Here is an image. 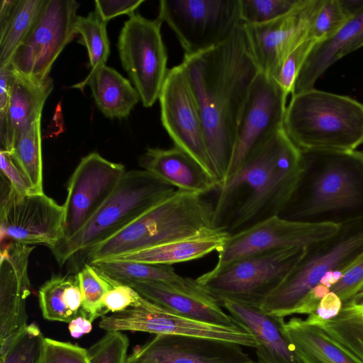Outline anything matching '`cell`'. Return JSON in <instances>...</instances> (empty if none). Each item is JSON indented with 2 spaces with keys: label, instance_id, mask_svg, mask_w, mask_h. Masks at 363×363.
Listing matches in <instances>:
<instances>
[{
  "label": "cell",
  "instance_id": "obj_1",
  "mask_svg": "<svg viewBox=\"0 0 363 363\" xmlns=\"http://www.w3.org/2000/svg\"><path fill=\"white\" fill-rule=\"evenodd\" d=\"M180 65L200 112L220 188L232 161L242 109L261 71L243 23L218 46L184 55Z\"/></svg>",
  "mask_w": 363,
  "mask_h": 363
},
{
  "label": "cell",
  "instance_id": "obj_2",
  "mask_svg": "<svg viewBox=\"0 0 363 363\" xmlns=\"http://www.w3.org/2000/svg\"><path fill=\"white\" fill-rule=\"evenodd\" d=\"M301 150L282 128L226 179L214 205L213 225L229 235L279 216L303 173Z\"/></svg>",
  "mask_w": 363,
  "mask_h": 363
},
{
  "label": "cell",
  "instance_id": "obj_3",
  "mask_svg": "<svg viewBox=\"0 0 363 363\" xmlns=\"http://www.w3.org/2000/svg\"><path fill=\"white\" fill-rule=\"evenodd\" d=\"M301 150L302 176L279 216L337 224L363 216V151Z\"/></svg>",
  "mask_w": 363,
  "mask_h": 363
},
{
  "label": "cell",
  "instance_id": "obj_4",
  "mask_svg": "<svg viewBox=\"0 0 363 363\" xmlns=\"http://www.w3.org/2000/svg\"><path fill=\"white\" fill-rule=\"evenodd\" d=\"M214 205L203 195L176 190L121 230L90 248L91 264L189 238L215 228Z\"/></svg>",
  "mask_w": 363,
  "mask_h": 363
},
{
  "label": "cell",
  "instance_id": "obj_5",
  "mask_svg": "<svg viewBox=\"0 0 363 363\" xmlns=\"http://www.w3.org/2000/svg\"><path fill=\"white\" fill-rule=\"evenodd\" d=\"M284 128L303 150L348 152L363 144V104L312 88L291 95Z\"/></svg>",
  "mask_w": 363,
  "mask_h": 363
},
{
  "label": "cell",
  "instance_id": "obj_6",
  "mask_svg": "<svg viewBox=\"0 0 363 363\" xmlns=\"http://www.w3.org/2000/svg\"><path fill=\"white\" fill-rule=\"evenodd\" d=\"M177 189L144 169L126 171L99 209L74 235L50 250L60 266L83 256L113 236Z\"/></svg>",
  "mask_w": 363,
  "mask_h": 363
},
{
  "label": "cell",
  "instance_id": "obj_7",
  "mask_svg": "<svg viewBox=\"0 0 363 363\" xmlns=\"http://www.w3.org/2000/svg\"><path fill=\"white\" fill-rule=\"evenodd\" d=\"M333 235L311 244L284 281L266 299L262 308L283 318L297 306L329 272L345 270L363 251V216L340 224Z\"/></svg>",
  "mask_w": 363,
  "mask_h": 363
},
{
  "label": "cell",
  "instance_id": "obj_8",
  "mask_svg": "<svg viewBox=\"0 0 363 363\" xmlns=\"http://www.w3.org/2000/svg\"><path fill=\"white\" fill-rule=\"evenodd\" d=\"M306 247L250 254L214 267L196 279L219 304L228 301L262 307L301 259Z\"/></svg>",
  "mask_w": 363,
  "mask_h": 363
},
{
  "label": "cell",
  "instance_id": "obj_9",
  "mask_svg": "<svg viewBox=\"0 0 363 363\" xmlns=\"http://www.w3.org/2000/svg\"><path fill=\"white\" fill-rule=\"evenodd\" d=\"M157 18L174 31L185 55L218 46L242 23L240 0H161Z\"/></svg>",
  "mask_w": 363,
  "mask_h": 363
},
{
  "label": "cell",
  "instance_id": "obj_10",
  "mask_svg": "<svg viewBox=\"0 0 363 363\" xmlns=\"http://www.w3.org/2000/svg\"><path fill=\"white\" fill-rule=\"evenodd\" d=\"M162 22L134 13L121 30L118 49L121 65L143 105H154L166 78L167 52L161 34Z\"/></svg>",
  "mask_w": 363,
  "mask_h": 363
},
{
  "label": "cell",
  "instance_id": "obj_11",
  "mask_svg": "<svg viewBox=\"0 0 363 363\" xmlns=\"http://www.w3.org/2000/svg\"><path fill=\"white\" fill-rule=\"evenodd\" d=\"M79 7L74 0H47L37 22L13 55L12 69L33 81L48 79L54 62L77 34Z\"/></svg>",
  "mask_w": 363,
  "mask_h": 363
},
{
  "label": "cell",
  "instance_id": "obj_12",
  "mask_svg": "<svg viewBox=\"0 0 363 363\" xmlns=\"http://www.w3.org/2000/svg\"><path fill=\"white\" fill-rule=\"evenodd\" d=\"M158 100L162 126L174 146L193 157L218 182L200 112L181 65L168 69Z\"/></svg>",
  "mask_w": 363,
  "mask_h": 363
},
{
  "label": "cell",
  "instance_id": "obj_13",
  "mask_svg": "<svg viewBox=\"0 0 363 363\" xmlns=\"http://www.w3.org/2000/svg\"><path fill=\"white\" fill-rule=\"evenodd\" d=\"M1 240L51 248L63 239V206L43 193L20 194L2 177Z\"/></svg>",
  "mask_w": 363,
  "mask_h": 363
},
{
  "label": "cell",
  "instance_id": "obj_14",
  "mask_svg": "<svg viewBox=\"0 0 363 363\" xmlns=\"http://www.w3.org/2000/svg\"><path fill=\"white\" fill-rule=\"evenodd\" d=\"M99 326L106 331L194 336L227 341L242 347H257L254 336L238 324L219 325L189 319L173 313L144 297L136 306L101 317Z\"/></svg>",
  "mask_w": 363,
  "mask_h": 363
},
{
  "label": "cell",
  "instance_id": "obj_15",
  "mask_svg": "<svg viewBox=\"0 0 363 363\" xmlns=\"http://www.w3.org/2000/svg\"><path fill=\"white\" fill-rule=\"evenodd\" d=\"M287 96L273 77L262 71L259 72L241 113L233 155L225 181L257 147L284 128Z\"/></svg>",
  "mask_w": 363,
  "mask_h": 363
},
{
  "label": "cell",
  "instance_id": "obj_16",
  "mask_svg": "<svg viewBox=\"0 0 363 363\" xmlns=\"http://www.w3.org/2000/svg\"><path fill=\"white\" fill-rule=\"evenodd\" d=\"M340 225L333 223L298 222L274 216L229 235L217 250L218 261L215 267L256 252L307 247L333 235Z\"/></svg>",
  "mask_w": 363,
  "mask_h": 363
},
{
  "label": "cell",
  "instance_id": "obj_17",
  "mask_svg": "<svg viewBox=\"0 0 363 363\" xmlns=\"http://www.w3.org/2000/svg\"><path fill=\"white\" fill-rule=\"evenodd\" d=\"M125 172L123 164L111 162L98 152L82 158L67 184L61 241L69 239L84 226L111 195Z\"/></svg>",
  "mask_w": 363,
  "mask_h": 363
},
{
  "label": "cell",
  "instance_id": "obj_18",
  "mask_svg": "<svg viewBox=\"0 0 363 363\" xmlns=\"http://www.w3.org/2000/svg\"><path fill=\"white\" fill-rule=\"evenodd\" d=\"M324 0H299L289 12L266 23L243 24L260 70L274 79L288 55L312 38L315 18Z\"/></svg>",
  "mask_w": 363,
  "mask_h": 363
},
{
  "label": "cell",
  "instance_id": "obj_19",
  "mask_svg": "<svg viewBox=\"0 0 363 363\" xmlns=\"http://www.w3.org/2000/svg\"><path fill=\"white\" fill-rule=\"evenodd\" d=\"M33 250L13 241L1 247L0 352L28 325L26 301L30 294L28 262Z\"/></svg>",
  "mask_w": 363,
  "mask_h": 363
},
{
  "label": "cell",
  "instance_id": "obj_20",
  "mask_svg": "<svg viewBox=\"0 0 363 363\" xmlns=\"http://www.w3.org/2000/svg\"><path fill=\"white\" fill-rule=\"evenodd\" d=\"M127 361L138 363H252L242 346L220 340L157 335L136 346Z\"/></svg>",
  "mask_w": 363,
  "mask_h": 363
},
{
  "label": "cell",
  "instance_id": "obj_21",
  "mask_svg": "<svg viewBox=\"0 0 363 363\" xmlns=\"http://www.w3.org/2000/svg\"><path fill=\"white\" fill-rule=\"evenodd\" d=\"M255 338L257 363H301L284 331V318L260 306L225 301L220 304Z\"/></svg>",
  "mask_w": 363,
  "mask_h": 363
},
{
  "label": "cell",
  "instance_id": "obj_22",
  "mask_svg": "<svg viewBox=\"0 0 363 363\" xmlns=\"http://www.w3.org/2000/svg\"><path fill=\"white\" fill-rule=\"evenodd\" d=\"M138 163L143 169L177 190L204 195L218 189L217 181L176 146L168 149L149 147L139 157Z\"/></svg>",
  "mask_w": 363,
  "mask_h": 363
},
{
  "label": "cell",
  "instance_id": "obj_23",
  "mask_svg": "<svg viewBox=\"0 0 363 363\" xmlns=\"http://www.w3.org/2000/svg\"><path fill=\"white\" fill-rule=\"evenodd\" d=\"M53 86L50 77L39 82L13 69L8 111L5 122L0 128L1 150L9 152L18 136L41 118Z\"/></svg>",
  "mask_w": 363,
  "mask_h": 363
},
{
  "label": "cell",
  "instance_id": "obj_24",
  "mask_svg": "<svg viewBox=\"0 0 363 363\" xmlns=\"http://www.w3.org/2000/svg\"><path fill=\"white\" fill-rule=\"evenodd\" d=\"M143 297L177 315L219 325L237 323L208 294H191L157 282L130 283Z\"/></svg>",
  "mask_w": 363,
  "mask_h": 363
},
{
  "label": "cell",
  "instance_id": "obj_25",
  "mask_svg": "<svg viewBox=\"0 0 363 363\" xmlns=\"http://www.w3.org/2000/svg\"><path fill=\"white\" fill-rule=\"evenodd\" d=\"M89 85L98 108L106 117H128L140 100V96L130 81L116 69L101 66L81 82L72 87L83 89Z\"/></svg>",
  "mask_w": 363,
  "mask_h": 363
},
{
  "label": "cell",
  "instance_id": "obj_26",
  "mask_svg": "<svg viewBox=\"0 0 363 363\" xmlns=\"http://www.w3.org/2000/svg\"><path fill=\"white\" fill-rule=\"evenodd\" d=\"M228 236L225 231L212 228L189 238L113 259L172 266L174 264L197 259L214 250L217 251Z\"/></svg>",
  "mask_w": 363,
  "mask_h": 363
},
{
  "label": "cell",
  "instance_id": "obj_27",
  "mask_svg": "<svg viewBox=\"0 0 363 363\" xmlns=\"http://www.w3.org/2000/svg\"><path fill=\"white\" fill-rule=\"evenodd\" d=\"M90 264L112 281L119 284L157 282L187 293H206L198 284L196 279L178 274L172 265L115 259L102 260Z\"/></svg>",
  "mask_w": 363,
  "mask_h": 363
},
{
  "label": "cell",
  "instance_id": "obj_28",
  "mask_svg": "<svg viewBox=\"0 0 363 363\" xmlns=\"http://www.w3.org/2000/svg\"><path fill=\"white\" fill-rule=\"evenodd\" d=\"M319 328L350 357L363 363V302L353 296L342 303L335 317L324 320L315 313L306 319Z\"/></svg>",
  "mask_w": 363,
  "mask_h": 363
},
{
  "label": "cell",
  "instance_id": "obj_29",
  "mask_svg": "<svg viewBox=\"0 0 363 363\" xmlns=\"http://www.w3.org/2000/svg\"><path fill=\"white\" fill-rule=\"evenodd\" d=\"M362 26L363 10L335 35L317 43L298 75L293 94L314 88L316 81L328 68L338 60L341 52Z\"/></svg>",
  "mask_w": 363,
  "mask_h": 363
},
{
  "label": "cell",
  "instance_id": "obj_30",
  "mask_svg": "<svg viewBox=\"0 0 363 363\" xmlns=\"http://www.w3.org/2000/svg\"><path fill=\"white\" fill-rule=\"evenodd\" d=\"M284 331L294 351L306 354L317 363H362L306 319L291 318L285 322Z\"/></svg>",
  "mask_w": 363,
  "mask_h": 363
},
{
  "label": "cell",
  "instance_id": "obj_31",
  "mask_svg": "<svg viewBox=\"0 0 363 363\" xmlns=\"http://www.w3.org/2000/svg\"><path fill=\"white\" fill-rule=\"evenodd\" d=\"M47 0H18L9 18L0 24V67L13 55L39 18Z\"/></svg>",
  "mask_w": 363,
  "mask_h": 363
},
{
  "label": "cell",
  "instance_id": "obj_32",
  "mask_svg": "<svg viewBox=\"0 0 363 363\" xmlns=\"http://www.w3.org/2000/svg\"><path fill=\"white\" fill-rule=\"evenodd\" d=\"M9 153L29 179L34 192L43 193L41 118L18 136Z\"/></svg>",
  "mask_w": 363,
  "mask_h": 363
},
{
  "label": "cell",
  "instance_id": "obj_33",
  "mask_svg": "<svg viewBox=\"0 0 363 363\" xmlns=\"http://www.w3.org/2000/svg\"><path fill=\"white\" fill-rule=\"evenodd\" d=\"M83 301L79 315L91 321L104 316L102 299L113 286V282L92 264L85 263L76 274Z\"/></svg>",
  "mask_w": 363,
  "mask_h": 363
},
{
  "label": "cell",
  "instance_id": "obj_34",
  "mask_svg": "<svg viewBox=\"0 0 363 363\" xmlns=\"http://www.w3.org/2000/svg\"><path fill=\"white\" fill-rule=\"evenodd\" d=\"M107 23L94 11L86 16H78L76 31L80 34L88 52L92 73L106 62L110 53V44L106 31Z\"/></svg>",
  "mask_w": 363,
  "mask_h": 363
},
{
  "label": "cell",
  "instance_id": "obj_35",
  "mask_svg": "<svg viewBox=\"0 0 363 363\" xmlns=\"http://www.w3.org/2000/svg\"><path fill=\"white\" fill-rule=\"evenodd\" d=\"M74 276L54 275L39 289V306L45 319L69 323L74 318L64 301L65 289L74 280Z\"/></svg>",
  "mask_w": 363,
  "mask_h": 363
},
{
  "label": "cell",
  "instance_id": "obj_36",
  "mask_svg": "<svg viewBox=\"0 0 363 363\" xmlns=\"http://www.w3.org/2000/svg\"><path fill=\"white\" fill-rule=\"evenodd\" d=\"M353 16L341 0H324L313 24L311 37L318 43L337 33Z\"/></svg>",
  "mask_w": 363,
  "mask_h": 363
},
{
  "label": "cell",
  "instance_id": "obj_37",
  "mask_svg": "<svg viewBox=\"0 0 363 363\" xmlns=\"http://www.w3.org/2000/svg\"><path fill=\"white\" fill-rule=\"evenodd\" d=\"M38 325L32 323L1 354V363H36L42 340Z\"/></svg>",
  "mask_w": 363,
  "mask_h": 363
},
{
  "label": "cell",
  "instance_id": "obj_38",
  "mask_svg": "<svg viewBox=\"0 0 363 363\" xmlns=\"http://www.w3.org/2000/svg\"><path fill=\"white\" fill-rule=\"evenodd\" d=\"M299 0H240L242 23L260 25L289 12Z\"/></svg>",
  "mask_w": 363,
  "mask_h": 363
},
{
  "label": "cell",
  "instance_id": "obj_39",
  "mask_svg": "<svg viewBox=\"0 0 363 363\" xmlns=\"http://www.w3.org/2000/svg\"><path fill=\"white\" fill-rule=\"evenodd\" d=\"M129 339L122 331L109 330L87 350L90 363H126Z\"/></svg>",
  "mask_w": 363,
  "mask_h": 363
},
{
  "label": "cell",
  "instance_id": "obj_40",
  "mask_svg": "<svg viewBox=\"0 0 363 363\" xmlns=\"http://www.w3.org/2000/svg\"><path fill=\"white\" fill-rule=\"evenodd\" d=\"M36 363H90L87 350L67 342L43 337Z\"/></svg>",
  "mask_w": 363,
  "mask_h": 363
},
{
  "label": "cell",
  "instance_id": "obj_41",
  "mask_svg": "<svg viewBox=\"0 0 363 363\" xmlns=\"http://www.w3.org/2000/svg\"><path fill=\"white\" fill-rule=\"evenodd\" d=\"M318 42L308 39L294 50L284 61L274 79L289 96L293 94L295 82L309 53Z\"/></svg>",
  "mask_w": 363,
  "mask_h": 363
},
{
  "label": "cell",
  "instance_id": "obj_42",
  "mask_svg": "<svg viewBox=\"0 0 363 363\" xmlns=\"http://www.w3.org/2000/svg\"><path fill=\"white\" fill-rule=\"evenodd\" d=\"M363 287V251L356 259L345 270L340 280L330 288L342 303Z\"/></svg>",
  "mask_w": 363,
  "mask_h": 363
},
{
  "label": "cell",
  "instance_id": "obj_43",
  "mask_svg": "<svg viewBox=\"0 0 363 363\" xmlns=\"http://www.w3.org/2000/svg\"><path fill=\"white\" fill-rule=\"evenodd\" d=\"M113 286L102 299L104 308L107 313L121 312L140 303L143 296L133 287L113 281Z\"/></svg>",
  "mask_w": 363,
  "mask_h": 363
},
{
  "label": "cell",
  "instance_id": "obj_44",
  "mask_svg": "<svg viewBox=\"0 0 363 363\" xmlns=\"http://www.w3.org/2000/svg\"><path fill=\"white\" fill-rule=\"evenodd\" d=\"M0 168L1 177L20 194H35L32 185L18 166L13 161L10 153L0 150Z\"/></svg>",
  "mask_w": 363,
  "mask_h": 363
},
{
  "label": "cell",
  "instance_id": "obj_45",
  "mask_svg": "<svg viewBox=\"0 0 363 363\" xmlns=\"http://www.w3.org/2000/svg\"><path fill=\"white\" fill-rule=\"evenodd\" d=\"M144 1L145 0H96L95 11L108 23L120 15L133 14Z\"/></svg>",
  "mask_w": 363,
  "mask_h": 363
},
{
  "label": "cell",
  "instance_id": "obj_46",
  "mask_svg": "<svg viewBox=\"0 0 363 363\" xmlns=\"http://www.w3.org/2000/svg\"><path fill=\"white\" fill-rule=\"evenodd\" d=\"M12 74L10 64L0 67V128L5 122L8 111Z\"/></svg>",
  "mask_w": 363,
  "mask_h": 363
},
{
  "label": "cell",
  "instance_id": "obj_47",
  "mask_svg": "<svg viewBox=\"0 0 363 363\" xmlns=\"http://www.w3.org/2000/svg\"><path fill=\"white\" fill-rule=\"evenodd\" d=\"M342 306L340 298L330 291L320 301L315 314L322 320H327L335 317Z\"/></svg>",
  "mask_w": 363,
  "mask_h": 363
},
{
  "label": "cell",
  "instance_id": "obj_48",
  "mask_svg": "<svg viewBox=\"0 0 363 363\" xmlns=\"http://www.w3.org/2000/svg\"><path fill=\"white\" fill-rule=\"evenodd\" d=\"M64 301L67 308L72 313L74 318L79 315L82 306V294L75 274L74 280L64 291Z\"/></svg>",
  "mask_w": 363,
  "mask_h": 363
},
{
  "label": "cell",
  "instance_id": "obj_49",
  "mask_svg": "<svg viewBox=\"0 0 363 363\" xmlns=\"http://www.w3.org/2000/svg\"><path fill=\"white\" fill-rule=\"evenodd\" d=\"M68 329L72 337L79 338L91 331L92 321L79 315L69 323Z\"/></svg>",
  "mask_w": 363,
  "mask_h": 363
},
{
  "label": "cell",
  "instance_id": "obj_50",
  "mask_svg": "<svg viewBox=\"0 0 363 363\" xmlns=\"http://www.w3.org/2000/svg\"><path fill=\"white\" fill-rule=\"evenodd\" d=\"M363 46V26L352 40L346 45L338 57V60Z\"/></svg>",
  "mask_w": 363,
  "mask_h": 363
},
{
  "label": "cell",
  "instance_id": "obj_51",
  "mask_svg": "<svg viewBox=\"0 0 363 363\" xmlns=\"http://www.w3.org/2000/svg\"><path fill=\"white\" fill-rule=\"evenodd\" d=\"M18 0H1L0 1V24L4 23L11 15Z\"/></svg>",
  "mask_w": 363,
  "mask_h": 363
},
{
  "label": "cell",
  "instance_id": "obj_52",
  "mask_svg": "<svg viewBox=\"0 0 363 363\" xmlns=\"http://www.w3.org/2000/svg\"><path fill=\"white\" fill-rule=\"evenodd\" d=\"M294 352H295L297 357L298 358L299 361L301 362V363H317L316 362H315L314 360H313L311 358L308 357L306 354H304L300 352H297V351H294Z\"/></svg>",
  "mask_w": 363,
  "mask_h": 363
},
{
  "label": "cell",
  "instance_id": "obj_53",
  "mask_svg": "<svg viewBox=\"0 0 363 363\" xmlns=\"http://www.w3.org/2000/svg\"><path fill=\"white\" fill-rule=\"evenodd\" d=\"M353 296L356 297L357 298L363 302V287Z\"/></svg>",
  "mask_w": 363,
  "mask_h": 363
},
{
  "label": "cell",
  "instance_id": "obj_54",
  "mask_svg": "<svg viewBox=\"0 0 363 363\" xmlns=\"http://www.w3.org/2000/svg\"><path fill=\"white\" fill-rule=\"evenodd\" d=\"M126 363H138V362H130V361H126Z\"/></svg>",
  "mask_w": 363,
  "mask_h": 363
},
{
  "label": "cell",
  "instance_id": "obj_55",
  "mask_svg": "<svg viewBox=\"0 0 363 363\" xmlns=\"http://www.w3.org/2000/svg\"><path fill=\"white\" fill-rule=\"evenodd\" d=\"M252 363H255V362H253Z\"/></svg>",
  "mask_w": 363,
  "mask_h": 363
}]
</instances>
